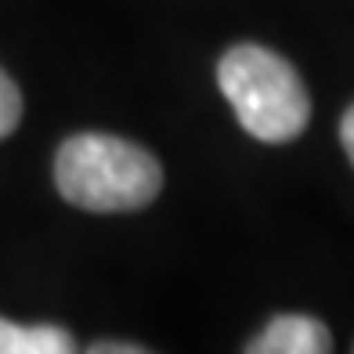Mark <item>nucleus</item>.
Returning <instances> with one entry per match:
<instances>
[{
	"instance_id": "nucleus-6",
	"label": "nucleus",
	"mask_w": 354,
	"mask_h": 354,
	"mask_svg": "<svg viewBox=\"0 0 354 354\" xmlns=\"http://www.w3.org/2000/svg\"><path fill=\"white\" fill-rule=\"evenodd\" d=\"M340 141H344V149H347V159L354 163V105L344 112V123H340Z\"/></svg>"
},
{
	"instance_id": "nucleus-1",
	"label": "nucleus",
	"mask_w": 354,
	"mask_h": 354,
	"mask_svg": "<svg viewBox=\"0 0 354 354\" xmlns=\"http://www.w3.org/2000/svg\"><path fill=\"white\" fill-rule=\"evenodd\" d=\"M62 199L91 214H127L149 206L163 188V167L141 145L112 134H76L55 156Z\"/></svg>"
},
{
	"instance_id": "nucleus-4",
	"label": "nucleus",
	"mask_w": 354,
	"mask_h": 354,
	"mask_svg": "<svg viewBox=\"0 0 354 354\" xmlns=\"http://www.w3.org/2000/svg\"><path fill=\"white\" fill-rule=\"evenodd\" d=\"M76 344L58 326H15L0 318V354H69Z\"/></svg>"
},
{
	"instance_id": "nucleus-7",
	"label": "nucleus",
	"mask_w": 354,
	"mask_h": 354,
	"mask_svg": "<svg viewBox=\"0 0 354 354\" xmlns=\"http://www.w3.org/2000/svg\"><path fill=\"white\" fill-rule=\"evenodd\" d=\"M145 347H138V344H94L91 347V354H141Z\"/></svg>"
},
{
	"instance_id": "nucleus-2",
	"label": "nucleus",
	"mask_w": 354,
	"mask_h": 354,
	"mask_svg": "<svg viewBox=\"0 0 354 354\" xmlns=\"http://www.w3.org/2000/svg\"><path fill=\"white\" fill-rule=\"evenodd\" d=\"M217 84L235 120L257 141H293L311 120V98L304 91V80L282 55L268 47L235 44L217 66Z\"/></svg>"
},
{
	"instance_id": "nucleus-3",
	"label": "nucleus",
	"mask_w": 354,
	"mask_h": 354,
	"mask_svg": "<svg viewBox=\"0 0 354 354\" xmlns=\"http://www.w3.org/2000/svg\"><path fill=\"white\" fill-rule=\"evenodd\" d=\"M333 347L329 329L311 315H279L246 347L250 354H326Z\"/></svg>"
},
{
	"instance_id": "nucleus-5",
	"label": "nucleus",
	"mask_w": 354,
	"mask_h": 354,
	"mask_svg": "<svg viewBox=\"0 0 354 354\" xmlns=\"http://www.w3.org/2000/svg\"><path fill=\"white\" fill-rule=\"evenodd\" d=\"M22 120V94L15 87V80L0 69V138H8Z\"/></svg>"
}]
</instances>
